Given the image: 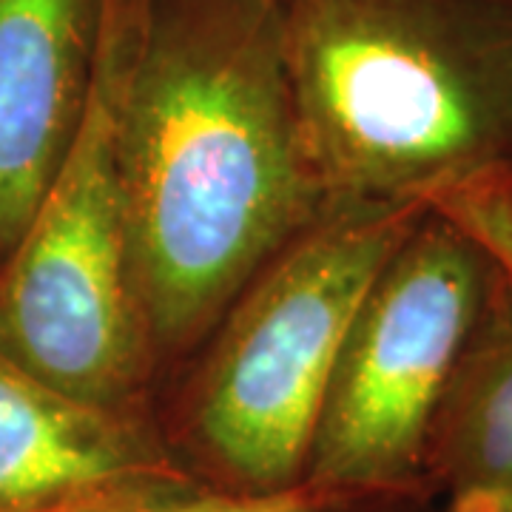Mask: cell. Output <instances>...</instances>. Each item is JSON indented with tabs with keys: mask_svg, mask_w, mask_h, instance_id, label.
Here are the masks:
<instances>
[{
	"mask_svg": "<svg viewBox=\"0 0 512 512\" xmlns=\"http://www.w3.org/2000/svg\"><path fill=\"white\" fill-rule=\"evenodd\" d=\"M131 285L154 367L328 205L293 106L276 0H134L120 94Z\"/></svg>",
	"mask_w": 512,
	"mask_h": 512,
	"instance_id": "cell-1",
	"label": "cell"
},
{
	"mask_svg": "<svg viewBox=\"0 0 512 512\" xmlns=\"http://www.w3.org/2000/svg\"><path fill=\"white\" fill-rule=\"evenodd\" d=\"M328 208L421 205L512 168V0H282Z\"/></svg>",
	"mask_w": 512,
	"mask_h": 512,
	"instance_id": "cell-2",
	"label": "cell"
},
{
	"mask_svg": "<svg viewBox=\"0 0 512 512\" xmlns=\"http://www.w3.org/2000/svg\"><path fill=\"white\" fill-rule=\"evenodd\" d=\"M421 205L328 208L248 282L205 339L180 407L185 447L228 493L305 484L345 333Z\"/></svg>",
	"mask_w": 512,
	"mask_h": 512,
	"instance_id": "cell-3",
	"label": "cell"
},
{
	"mask_svg": "<svg viewBox=\"0 0 512 512\" xmlns=\"http://www.w3.org/2000/svg\"><path fill=\"white\" fill-rule=\"evenodd\" d=\"M134 0H106L86 117L0 262V353L83 402L140 410L154 356L131 285L120 94Z\"/></svg>",
	"mask_w": 512,
	"mask_h": 512,
	"instance_id": "cell-4",
	"label": "cell"
},
{
	"mask_svg": "<svg viewBox=\"0 0 512 512\" xmlns=\"http://www.w3.org/2000/svg\"><path fill=\"white\" fill-rule=\"evenodd\" d=\"M493 265L458 225L424 208L387 256L330 373L305 484L399 498L427 484L444 390Z\"/></svg>",
	"mask_w": 512,
	"mask_h": 512,
	"instance_id": "cell-5",
	"label": "cell"
},
{
	"mask_svg": "<svg viewBox=\"0 0 512 512\" xmlns=\"http://www.w3.org/2000/svg\"><path fill=\"white\" fill-rule=\"evenodd\" d=\"M183 484L140 410L83 402L0 353V512H137Z\"/></svg>",
	"mask_w": 512,
	"mask_h": 512,
	"instance_id": "cell-6",
	"label": "cell"
},
{
	"mask_svg": "<svg viewBox=\"0 0 512 512\" xmlns=\"http://www.w3.org/2000/svg\"><path fill=\"white\" fill-rule=\"evenodd\" d=\"M103 18L106 0H0V262L86 117Z\"/></svg>",
	"mask_w": 512,
	"mask_h": 512,
	"instance_id": "cell-7",
	"label": "cell"
},
{
	"mask_svg": "<svg viewBox=\"0 0 512 512\" xmlns=\"http://www.w3.org/2000/svg\"><path fill=\"white\" fill-rule=\"evenodd\" d=\"M427 484L444 487L450 504L512 512V271L490 274L436 413Z\"/></svg>",
	"mask_w": 512,
	"mask_h": 512,
	"instance_id": "cell-8",
	"label": "cell"
},
{
	"mask_svg": "<svg viewBox=\"0 0 512 512\" xmlns=\"http://www.w3.org/2000/svg\"><path fill=\"white\" fill-rule=\"evenodd\" d=\"M376 498L333 493L311 484H299L279 493H208L171 495L137 512H359Z\"/></svg>",
	"mask_w": 512,
	"mask_h": 512,
	"instance_id": "cell-9",
	"label": "cell"
},
{
	"mask_svg": "<svg viewBox=\"0 0 512 512\" xmlns=\"http://www.w3.org/2000/svg\"><path fill=\"white\" fill-rule=\"evenodd\" d=\"M450 512H490V510H478V507H461V504H450Z\"/></svg>",
	"mask_w": 512,
	"mask_h": 512,
	"instance_id": "cell-10",
	"label": "cell"
},
{
	"mask_svg": "<svg viewBox=\"0 0 512 512\" xmlns=\"http://www.w3.org/2000/svg\"><path fill=\"white\" fill-rule=\"evenodd\" d=\"M276 3H282V0H276Z\"/></svg>",
	"mask_w": 512,
	"mask_h": 512,
	"instance_id": "cell-11",
	"label": "cell"
}]
</instances>
